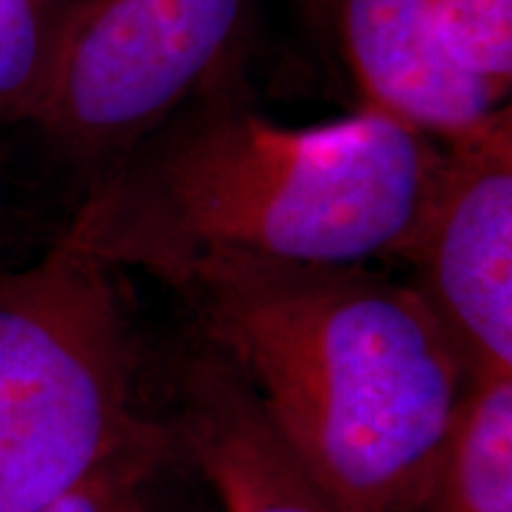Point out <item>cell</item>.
<instances>
[{"label":"cell","instance_id":"obj_10","mask_svg":"<svg viewBox=\"0 0 512 512\" xmlns=\"http://www.w3.org/2000/svg\"><path fill=\"white\" fill-rule=\"evenodd\" d=\"M81 0H0V126L31 121Z\"/></svg>","mask_w":512,"mask_h":512},{"label":"cell","instance_id":"obj_8","mask_svg":"<svg viewBox=\"0 0 512 512\" xmlns=\"http://www.w3.org/2000/svg\"><path fill=\"white\" fill-rule=\"evenodd\" d=\"M418 512H512V375L472 380Z\"/></svg>","mask_w":512,"mask_h":512},{"label":"cell","instance_id":"obj_9","mask_svg":"<svg viewBox=\"0 0 512 512\" xmlns=\"http://www.w3.org/2000/svg\"><path fill=\"white\" fill-rule=\"evenodd\" d=\"M192 472L169 420L150 415L81 482L36 512H197L188 498Z\"/></svg>","mask_w":512,"mask_h":512},{"label":"cell","instance_id":"obj_4","mask_svg":"<svg viewBox=\"0 0 512 512\" xmlns=\"http://www.w3.org/2000/svg\"><path fill=\"white\" fill-rule=\"evenodd\" d=\"M252 0H81L31 124L91 181L159 121L245 79Z\"/></svg>","mask_w":512,"mask_h":512},{"label":"cell","instance_id":"obj_12","mask_svg":"<svg viewBox=\"0 0 512 512\" xmlns=\"http://www.w3.org/2000/svg\"><path fill=\"white\" fill-rule=\"evenodd\" d=\"M335 3L337 0H287L292 15L316 43H325L335 34Z\"/></svg>","mask_w":512,"mask_h":512},{"label":"cell","instance_id":"obj_7","mask_svg":"<svg viewBox=\"0 0 512 512\" xmlns=\"http://www.w3.org/2000/svg\"><path fill=\"white\" fill-rule=\"evenodd\" d=\"M335 34L363 105L437 143L465 138L505 105L460 60L434 0H337Z\"/></svg>","mask_w":512,"mask_h":512},{"label":"cell","instance_id":"obj_3","mask_svg":"<svg viewBox=\"0 0 512 512\" xmlns=\"http://www.w3.org/2000/svg\"><path fill=\"white\" fill-rule=\"evenodd\" d=\"M124 278L55 240L0 271V512H36L150 418Z\"/></svg>","mask_w":512,"mask_h":512},{"label":"cell","instance_id":"obj_2","mask_svg":"<svg viewBox=\"0 0 512 512\" xmlns=\"http://www.w3.org/2000/svg\"><path fill=\"white\" fill-rule=\"evenodd\" d=\"M164 285L349 512H418L472 375L411 285L238 256Z\"/></svg>","mask_w":512,"mask_h":512},{"label":"cell","instance_id":"obj_11","mask_svg":"<svg viewBox=\"0 0 512 512\" xmlns=\"http://www.w3.org/2000/svg\"><path fill=\"white\" fill-rule=\"evenodd\" d=\"M441 27L467 67L503 102L512 86V0H434Z\"/></svg>","mask_w":512,"mask_h":512},{"label":"cell","instance_id":"obj_6","mask_svg":"<svg viewBox=\"0 0 512 512\" xmlns=\"http://www.w3.org/2000/svg\"><path fill=\"white\" fill-rule=\"evenodd\" d=\"M169 425L221 512H349L294 456L245 380L204 342L178 363Z\"/></svg>","mask_w":512,"mask_h":512},{"label":"cell","instance_id":"obj_1","mask_svg":"<svg viewBox=\"0 0 512 512\" xmlns=\"http://www.w3.org/2000/svg\"><path fill=\"white\" fill-rule=\"evenodd\" d=\"M441 159L444 143L366 105L328 124H280L235 79L86 181L57 240L162 283L221 256L368 266L406 249Z\"/></svg>","mask_w":512,"mask_h":512},{"label":"cell","instance_id":"obj_13","mask_svg":"<svg viewBox=\"0 0 512 512\" xmlns=\"http://www.w3.org/2000/svg\"><path fill=\"white\" fill-rule=\"evenodd\" d=\"M5 228H8V211H5V202L3 197H0V238H3Z\"/></svg>","mask_w":512,"mask_h":512},{"label":"cell","instance_id":"obj_5","mask_svg":"<svg viewBox=\"0 0 512 512\" xmlns=\"http://www.w3.org/2000/svg\"><path fill=\"white\" fill-rule=\"evenodd\" d=\"M399 261L472 380L512 375V112L505 102L444 143L418 226Z\"/></svg>","mask_w":512,"mask_h":512}]
</instances>
